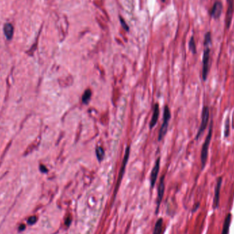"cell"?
I'll use <instances>...</instances> for the list:
<instances>
[{
  "mask_svg": "<svg viewBox=\"0 0 234 234\" xmlns=\"http://www.w3.org/2000/svg\"><path fill=\"white\" fill-rule=\"evenodd\" d=\"M212 124H213L212 122H211L209 132H208V133H207V136L206 138H205V140L204 143V145H203L202 149H201V153H200V161H201L202 168H204V166H205V164H206V162H207V155H208V149H209L211 138H212V130H213Z\"/></svg>",
  "mask_w": 234,
  "mask_h": 234,
  "instance_id": "6da1fadb",
  "label": "cell"
},
{
  "mask_svg": "<svg viewBox=\"0 0 234 234\" xmlns=\"http://www.w3.org/2000/svg\"><path fill=\"white\" fill-rule=\"evenodd\" d=\"M204 56H203V69H202V77L204 80L207 79L208 73L210 70V46H205Z\"/></svg>",
  "mask_w": 234,
  "mask_h": 234,
  "instance_id": "7a4b0ae2",
  "label": "cell"
},
{
  "mask_svg": "<svg viewBox=\"0 0 234 234\" xmlns=\"http://www.w3.org/2000/svg\"><path fill=\"white\" fill-rule=\"evenodd\" d=\"M171 112H170L169 107H168V105H166L165 107H164V110L163 123H162V125L161 128H160V130H159V136H158V140L159 141L162 140L164 136L166 135V132H167V129H168L169 120H170V119H171Z\"/></svg>",
  "mask_w": 234,
  "mask_h": 234,
  "instance_id": "3957f363",
  "label": "cell"
},
{
  "mask_svg": "<svg viewBox=\"0 0 234 234\" xmlns=\"http://www.w3.org/2000/svg\"><path fill=\"white\" fill-rule=\"evenodd\" d=\"M130 146H128L125 150V155H124V158H123V164H122L121 168H120V170L119 177H118L117 185H116V188H115L114 192V199H115L116 195H117L118 190H119V188L120 186V182H121V180L123 179V175H124L125 167H126V165H127L128 159H129V158H130Z\"/></svg>",
  "mask_w": 234,
  "mask_h": 234,
  "instance_id": "277c9868",
  "label": "cell"
},
{
  "mask_svg": "<svg viewBox=\"0 0 234 234\" xmlns=\"http://www.w3.org/2000/svg\"><path fill=\"white\" fill-rule=\"evenodd\" d=\"M202 118H201V123H200V127L199 131H198V133L196 136V140H197L198 138L200 137V136L201 135V133H204L205 129L207 128V126L208 124V120H209V117H210V110H209V107L207 106L204 107L202 110Z\"/></svg>",
  "mask_w": 234,
  "mask_h": 234,
  "instance_id": "5b68a950",
  "label": "cell"
},
{
  "mask_svg": "<svg viewBox=\"0 0 234 234\" xmlns=\"http://www.w3.org/2000/svg\"><path fill=\"white\" fill-rule=\"evenodd\" d=\"M227 4L228 6L227 12H226L225 25L226 28L229 29V28L230 27L234 12V0H227Z\"/></svg>",
  "mask_w": 234,
  "mask_h": 234,
  "instance_id": "8992f818",
  "label": "cell"
},
{
  "mask_svg": "<svg viewBox=\"0 0 234 234\" xmlns=\"http://www.w3.org/2000/svg\"><path fill=\"white\" fill-rule=\"evenodd\" d=\"M164 188H165V186H164V176L163 175L161 177L160 181H159L158 190V200H157V207L155 211L156 214H158L159 205H160L162 200V199H163Z\"/></svg>",
  "mask_w": 234,
  "mask_h": 234,
  "instance_id": "52a82bcc",
  "label": "cell"
},
{
  "mask_svg": "<svg viewBox=\"0 0 234 234\" xmlns=\"http://www.w3.org/2000/svg\"><path fill=\"white\" fill-rule=\"evenodd\" d=\"M223 6L220 2L217 1L213 5L212 9L210 10V15L215 19H218L220 17V14L223 12Z\"/></svg>",
  "mask_w": 234,
  "mask_h": 234,
  "instance_id": "ba28073f",
  "label": "cell"
},
{
  "mask_svg": "<svg viewBox=\"0 0 234 234\" xmlns=\"http://www.w3.org/2000/svg\"><path fill=\"white\" fill-rule=\"evenodd\" d=\"M159 164H160V158H158L155 162V165L151 171L150 176V183L151 188H153L155 186L157 178H158L159 171Z\"/></svg>",
  "mask_w": 234,
  "mask_h": 234,
  "instance_id": "9c48e42d",
  "label": "cell"
},
{
  "mask_svg": "<svg viewBox=\"0 0 234 234\" xmlns=\"http://www.w3.org/2000/svg\"><path fill=\"white\" fill-rule=\"evenodd\" d=\"M221 184H222V178L220 177V178L218 179L216 186V188H215V194H214V209H216V208L218 207V205H219Z\"/></svg>",
  "mask_w": 234,
  "mask_h": 234,
  "instance_id": "30bf717a",
  "label": "cell"
},
{
  "mask_svg": "<svg viewBox=\"0 0 234 234\" xmlns=\"http://www.w3.org/2000/svg\"><path fill=\"white\" fill-rule=\"evenodd\" d=\"M159 114V105L158 104H156L155 105V106H154L153 116H152V118H151V120L150 121V124H149L150 129H152L154 126L156 125V123H157V122H158V120Z\"/></svg>",
  "mask_w": 234,
  "mask_h": 234,
  "instance_id": "8fae6325",
  "label": "cell"
},
{
  "mask_svg": "<svg viewBox=\"0 0 234 234\" xmlns=\"http://www.w3.org/2000/svg\"><path fill=\"white\" fill-rule=\"evenodd\" d=\"M4 32L7 39L11 40L14 33V28L12 25L11 24H9V23H7V24H5L4 27Z\"/></svg>",
  "mask_w": 234,
  "mask_h": 234,
  "instance_id": "7c38bea8",
  "label": "cell"
},
{
  "mask_svg": "<svg viewBox=\"0 0 234 234\" xmlns=\"http://www.w3.org/2000/svg\"><path fill=\"white\" fill-rule=\"evenodd\" d=\"M163 218H159L158 220L156 221L155 227H154L153 234H161L162 231V227H163Z\"/></svg>",
  "mask_w": 234,
  "mask_h": 234,
  "instance_id": "4fadbf2b",
  "label": "cell"
},
{
  "mask_svg": "<svg viewBox=\"0 0 234 234\" xmlns=\"http://www.w3.org/2000/svg\"><path fill=\"white\" fill-rule=\"evenodd\" d=\"M231 220V214H229L227 216V217H226L225 220L222 234H228L229 233V229Z\"/></svg>",
  "mask_w": 234,
  "mask_h": 234,
  "instance_id": "5bb4252c",
  "label": "cell"
},
{
  "mask_svg": "<svg viewBox=\"0 0 234 234\" xmlns=\"http://www.w3.org/2000/svg\"><path fill=\"white\" fill-rule=\"evenodd\" d=\"M91 95H92V92L91 90L88 89L84 92L83 96H82V101H83L84 104H88L90 100L91 99Z\"/></svg>",
  "mask_w": 234,
  "mask_h": 234,
  "instance_id": "9a60e30c",
  "label": "cell"
},
{
  "mask_svg": "<svg viewBox=\"0 0 234 234\" xmlns=\"http://www.w3.org/2000/svg\"><path fill=\"white\" fill-rule=\"evenodd\" d=\"M96 155L98 160L101 162L105 156V151L101 146H98L96 149Z\"/></svg>",
  "mask_w": 234,
  "mask_h": 234,
  "instance_id": "2e32d148",
  "label": "cell"
},
{
  "mask_svg": "<svg viewBox=\"0 0 234 234\" xmlns=\"http://www.w3.org/2000/svg\"><path fill=\"white\" fill-rule=\"evenodd\" d=\"M189 48L190 51H192V53H197V47H196V43H195V40L194 37H192L191 38H190V42H189Z\"/></svg>",
  "mask_w": 234,
  "mask_h": 234,
  "instance_id": "e0dca14e",
  "label": "cell"
},
{
  "mask_svg": "<svg viewBox=\"0 0 234 234\" xmlns=\"http://www.w3.org/2000/svg\"><path fill=\"white\" fill-rule=\"evenodd\" d=\"M212 43V35H211L210 32L206 33V34L205 36V40H204V45L205 46L210 45Z\"/></svg>",
  "mask_w": 234,
  "mask_h": 234,
  "instance_id": "ac0fdd59",
  "label": "cell"
},
{
  "mask_svg": "<svg viewBox=\"0 0 234 234\" xmlns=\"http://www.w3.org/2000/svg\"><path fill=\"white\" fill-rule=\"evenodd\" d=\"M225 127V137H227L229 134V119H227V120H226Z\"/></svg>",
  "mask_w": 234,
  "mask_h": 234,
  "instance_id": "d6986e66",
  "label": "cell"
},
{
  "mask_svg": "<svg viewBox=\"0 0 234 234\" xmlns=\"http://www.w3.org/2000/svg\"><path fill=\"white\" fill-rule=\"evenodd\" d=\"M120 24H121L123 29H124L125 31H127H127H129V30H130L129 29V27H128L127 24H126V22L125 21V20L123 19L122 17H120Z\"/></svg>",
  "mask_w": 234,
  "mask_h": 234,
  "instance_id": "ffe728a7",
  "label": "cell"
},
{
  "mask_svg": "<svg viewBox=\"0 0 234 234\" xmlns=\"http://www.w3.org/2000/svg\"><path fill=\"white\" fill-rule=\"evenodd\" d=\"M37 218L36 216H31L29 219H28V223H30V225H32L34 224V223H35L36 222H37Z\"/></svg>",
  "mask_w": 234,
  "mask_h": 234,
  "instance_id": "44dd1931",
  "label": "cell"
},
{
  "mask_svg": "<svg viewBox=\"0 0 234 234\" xmlns=\"http://www.w3.org/2000/svg\"><path fill=\"white\" fill-rule=\"evenodd\" d=\"M71 218H70V217H68V218L66 219V220H65V225H66V226H67V227H69V226L71 225Z\"/></svg>",
  "mask_w": 234,
  "mask_h": 234,
  "instance_id": "7402d4cb",
  "label": "cell"
},
{
  "mask_svg": "<svg viewBox=\"0 0 234 234\" xmlns=\"http://www.w3.org/2000/svg\"><path fill=\"white\" fill-rule=\"evenodd\" d=\"M25 228V226L24 225H21L19 227V229L20 230H24Z\"/></svg>",
  "mask_w": 234,
  "mask_h": 234,
  "instance_id": "603a6c76",
  "label": "cell"
},
{
  "mask_svg": "<svg viewBox=\"0 0 234 234\" xmlns=\"http://www.w3.org/2000/svg\"><path fill=\"white\" fill-rule=\"evenodd\" d=\"M161 1L162 2H165V0H161Z\"/></svg>",
  "mask_w": 234,
  "mask_h": 234,
  "instance_id": "cb8c5ba5",
  "label": "cell"
}]
</instances>
